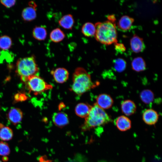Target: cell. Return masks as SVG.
Masks as SVG:
<instances>
[{"label":"cell","instance_id":"cell-24","mask_svg":"<svg viewBox=\"0 0 162 162\" xmlns=\"http://www.w3.org/2000/svg\"><path fill=\"white\" fill-rule=\"evenodd\" d=\"M113 68L116 71L121 72L124 71L126 67V62L125 60L121 58L114 59L113 61Z\"/></svg>","mask_w":162,"mask_h":162},{"label":"cell","instance_id":"cell-9","mask_svg":"<svg viewBox=\"0 0 162 162\" xmlns=\"http://www.w3.org/2000/svg\"><path fill=\"white\" fill-rule=\"evenodd\" d=\"M96 104L103 109L111 108L113 104V100L111 97L107 94L103 93L99 94L96 99Z\"/></svg>","mask_w":162,"mask_h":162},{"label":"cell","instance_id":"cell-19","mask_svg":"<svg viewBox=\"0 0 162 162\" xmlns=\"http://www.w3.org/2000/svg\"><path fill=\"white\" fill-rule=\"evenodd\" d=\"M13 136V131L12 129L8 127L4 126L0 124V139L5 141L11 140Z\"/></svg>","mask_w":162,"mask_h":162},{"label":"cell","instance_id":"cell-16","mask_svg":"<svg viewBox=\"0 0 162 162\" xmlns=\"http://www.w3.org/2000/svg\"><path fill=\"white\" fill-rule=\"evenodd\" d=\"M74 23V20L71 14H67L62 16L58 21L60 26L65 29L71 30Z\"/></svg>","mask_w":162,"mask_h":162},{"label":"cell","instance_id":"cell-18","mask_svg":"<svg viewBox=\"0 0 162 162\" xmlns=\"http://www.w3.org/2000/svg\"><path fill=\"white\" fill-rule=\"evenodd\" d=\"M47 34L46 29L44 26H36L33 28L32 31L33 36L38 40H44L46 38Z\"/></svg>","mask_w":162,"mask_h":162},{"label":"cell","instance_id":"cell-29","mask_svg":"<svg viewBox=\"0 0 162 162\" xmlns=\"http://www.w3.org/2000/svg\"><path fill=\"white\" fill-rule=\"evenodd\" d=\"M115 48L116 50L118 52H124L125 50V48L124 45L122 44L115 43Z\"/></svg>","mask_w":162,"mask_h":162},{"label":"cell","instance_id":"cell-26","mask_svg":"<svg viewBox=\"0 0 162 162\" xmlns=\"http://www.w3.org/2000/svg\"><path fill=\"white\" fill-rule=\"evenodd\" d=\"M10 152L8 144L4 142H0V155L6 156L8 155Z\"/></svg>","mask_w":162,"mask_h":162},{"label":"cell","instance_id":"cell-6","mask_svg":"<svg viewBox=\"0 0 162 162\" xmlns=\"http://www.w3.org/2000/svg\"><path fill=\"white\" fill-rule=\"evenodd\" d=\"M29 6L24 8L22 13V17L25 21L30 22L34 20L37 16V5L33 1L29 2Z\"/></svg>","mask_w":162,"mask_h":162},{"label":"cell","instance_id":"cell-22","mask_svg":"<svg viewBox=\"0 0 162 162\" xmlns=\"http://www.w3.org/2000/svg\"><path fill=\"white\" fill-rule=\"evenodd\" d=\"M96 28L92 23L88 22L84 23L81 28V32L85 36L91 37L94 36Z\"/></svg>","mask_w":162,"mask_h":162},{"label":"cell","instance_id":"cell-28","mask_svg":"<svg viewBox=\"0 0 162 162\" xmlns=\"http://www.w3.org/2000/svg\"><path fill=\"white\" fill-rule=\"evenodd\" d=\"M1 3L7 8H10L13 6L15 4V0H1Z\"/></svg>","mask_w":162,"mask_h":162},{"label":"cell","instance_id":"cell-27","mask_svg":"<svg viewBox=\"0 0 162 162\" xmlns=\"http://www.w3.org/2000/svg\"><path fill=\"white\" fill-rule=\"evenodd\" d=\"M14 58V55L10 52L5 50L1 52L0 54V62L3 61L4 59L8 61H11Z\"/></svg>","mask_w":162,"mask_h":162},{"label":"cell","instance_id":"cell-23","mask_svg":"<svg viewBox=\"0 0 162 162\" xmlns=\"http://www.w3.org/2000/svg\"><path fill=\"white\" fill-rule=\"evenodd\" d=\"M140 97L141 100L144 103L149 104L153 101L154 95L152 91L146 89L143 90L140 92Z\"/></svg>","mask_w":162,"mask_h":162},{"label":"cell","instance_id":"cell-2","mask_svg":"<svg viewBox=\"0 0 162 162\" xmlns=\"http://www.w3.org/2000/svg\"><path fill=\"white\" fill-rule=\"evenodd\" d=\"M94 25L96 32L94 36L97 41L106 45L117 42V31L113 22L108 20L97 22Z\"/></svg>","mask_w":162,"mask_h":162},{"label":"cell","instance_id":"cell-11","mask_svg":"<svg viewBox=\"0 0 162 162\" xmlns=\"http://www.w3.org/2000/svg\"><path fill=\"white\" fill-rule=\"evenodd\" d=\"M23 115L22 112L20 109L13 108L9 111L7 117L8 120L13 124L16 125L21 122Z\"/></svg>","mask_w":162,"mask_h":162},{"label":"cell","instance_id":"cell-3","mask_svg":"<svg viewBox=\"0 0 162 162\" xmlns=\"http://www.w3.org/2000/svg\"><path fill=\"white\" fill-rule=\"evenodd\" d=\"M111 121L110 117L105 111L99 107L96 103L92 106L88 116L82 126L83 130L105 125Z\"/></svg>","mask_w":162,"mask_h":162},{"label":"cell","instance_id":"cell-1","mask_svg":"<svg viewBox=\"0 0 162 162\" xmlns=\"http://www.w3.org/2000/svg\"><path fill=\"white\" fill-rule=\"evenodd\" d=\"M99 83L94 82L90 75L82 67L75 70L72 76V84L70 91L77 95H81L98 86Z\"/></svg>","mask_w":162,"mask_h":162},{"label":"cell","instance_id":"cell-13","mask_svg":"<svg viewBox=\"0 0 162 162\" xmlns=\"http://www.w3.org/2000/svg\"><path fill=\"white\" fill-rule=\"evenodd\" d=\"M52 120L54 124L59 127L66 125L69 122L68 115L62 112L54 113L52 116Z\"/></svg>","mask_w":162,"mask_h":162},{"label":"cell","instance_id":"cell-10","mask_svg":"<svg viewBox=\"0 0 162 162\" xmlns=\"http://www.w3.org/2000/svg\"><path fill=\"white\" fill-rule=\"evenodd\" d=\"M114 122L117 128L122 131H125L130 129L131 126L130 119L124 115L120 116L116 118Z\"/></svg>","mask_w":162,"mask_h":162},{"label":"cell","instance_id":"cell-30","mask_svg":"<svg viewBox=\"0 0 162 162\" xmlns=\"http://www.w3.org/2000/svg\"><path fill=\"white\" fill-rule=\"evenodd\" d=\"M0 162H2L0 160Z\"/></svg>","mask_w":162,"mask_h":162},{"label":"cell","instance_id":"cell-15","mask_svg":"<svg viewBox=\"0 0 162 162\" xmlns=\"http://www.w3.org/2000/svg\"><path fill=\"white\" fill-rule=\"evenodd\" d=\"M92 106L87 103H81L76 106L75 111L76 115L81 118H86L88 115Z\"/></svg>","mask_w":162,"mask_h":162},{"label":"cell","instance_id":"cell-8","mask_svg":"<svg viewBox=\"0 0 162 162\" xmlns=\"http://www.w3.org/2000/svg\"><path fill=\"white\" fill-rule=\"evenodd\" d=\"M54 80L57 83H62L68 80L69 73L68 71L63 68H58L51 71Z\"/></svg>","mask_w":162,"mask_h":162},{"label":"cell","instance_id":"cell-7","mask_svg":"<svg viewBox=\"0 0 162 162\" xmlns=\"http://www.w3.org/2000/svg\"><path fill=\"white\" fill-rule=\"evenodd\" d=\"M159 115L155 110L151 109H146L142 113L143 121L146 124L153 125L158 122Z\"/></svg>","mask_w":162,"mask_h":162},{"label":"cell","instance_id":"cell-31","mask_svg":"<svg viewBox=\"0 0 162 162\" xmlns=\"http://www.w3.org/2000/svg\"><path fill=\"white\" fill-rule=\"evenodd\" d=\"M0 53H1V51H0Z\"/></svg>","mask_w":162,"mask_h":162},{"label":"cell","instance_id":"cell-14","mask_svg":"<svg viewBox=\"0 0 162 162\" xmlns=\"http://www.w3.org/2000/svg\"><path fill=\"white\" fill-rule=\"evenodd\" d=\"M130 45L132 50L136 53L142 52L145 48L142 39L136 35L130 39Z\"/></svg>","mask_w":162,"mask_h":162},{"label":"cell","instance_id":"cell-4","mask_svg":"<svg viewBox=\"0 0 162 162\" xmlns=\"http://www.w3.org/2000/svg\"><path fill=\"white\" fill-rule=\"evenodd\" d=\"M39 70L34 56L20 58L16 63V73L24 83L29 77L35 75Z\"/></svg>","mask_w":162,"mask_h":162},{"label":"cell","instance_id":"cell-21","mask_svg":"<svg viewBox=\"0 0 162 162\" xmlns=\"http://www.w3.org/2000/svg\"><path fill=\"white\" fill-rule=\"evenodd\" d=\"M65 35L63 32L59 28H56L52 30L50 34L51 40L55 43H58L65 38Z\"/></svg>","mask_w":162,"mask_h":162},{"label":"cell","instance_id":"cell-25","mask_svg":"<svg viewBox=\"0 0 162 162\" xmlns=\"http://www.w3.org/2000/svg\"><path fill=\"white\" fill-rule=\"evenodd\" d=\"M12 44V40L10 37L4 35L0 37V48L3 50L10 49Z\"/></svg>","mask_w":162,"mask_h":162},{"label":"cell","instance_id":"cell-17","mask_svg":"<svg viewBox=\"0 0 162 162\" xmlns=\"http://www.w3.org/2000/svg\"><path fill=\"white\" fill-rule=\"evenodd\" d=\"M134 22L133 18L124 15L122 16L119 20L117 25L119 28L123 31L129 29Z\"/></svg>","mask_w":162,"mask_h":162},{"label":"cell","instance_id":"cell-5","mask_svg":"<svg viewBox=\"0 0 162 162\" xmlns=\"http://www.w3.org/2000/svg\"><path fill=\"white\" fill-rule=\"evenodd\" d=\"M25 83L29 91L33 92L35 95H38L52 88L51 85L36 75L29 77Z\"/></svg>","mask_w":162,"mask_h":162},{"label":"cell","instance_id":"cell-12","mask_svg":"<svg viewBox=\"0 0 162 162\" xmlns=\"http://www.w3.org/2000/svg\"><path fill=\"white\" fill-rule=\"evenodd\" d=\"M122 112L126 116H130L135 112L136 106L135 103L130 100L122 101L121 103Z\"/></svg>","mask_w":162,"mask_h":162},{"label":"cell","instance_id":"cell-20","mask_svg":"<svg viewBox=\"0 0 162 162\" xmlns=\"http://www.w3.org/2000/svg\"><path fill=\"white\" fill-rule=\"evenodd\" d=\"M133 70L137 72L142 71L146 69V64L144 60L141 57L134 58L131 62Z\"/></svg>","mask_w":162,"mask_h":162}]
</instances>
